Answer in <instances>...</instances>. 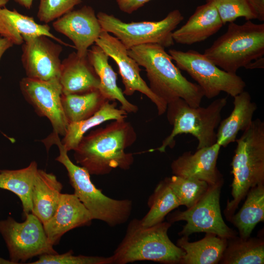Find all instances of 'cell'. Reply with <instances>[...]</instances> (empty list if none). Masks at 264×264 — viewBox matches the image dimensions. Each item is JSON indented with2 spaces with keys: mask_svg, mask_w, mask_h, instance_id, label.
Segmentation results:
<instances>
[{
  "mask_svg": "<svg viewBox=\"0 0 264 264\" xmlns=\"http://www.w3.org/2000/svg\"><path fill=\"white\" fill-rule=\"evenodd\" d=\"M137 139L132 124L126 119L113 120L84 135L74 150L76 162L91 175H105L113 170H128L134 161L126 150Z\"/></svg>",
  "mask_w": 264,
  "mask_h": 264,
  "instance_id": "cell-1",
  "label": "cell"
},
{
  "mask_svg": "<svg viewBox=\"0 0 264 264\" xmlns=\"http://www.w3.org/2000/svg\"><path fill=\"white\" fill-rule=\"evenodd\" d=\"M128 53L145 68L150 88L167 104L181 98L192 107L200 106L204 97L203 90L181 74L165 47L143 44L132 47Z\"/></svg>",
  "mask_w": 264,
  "mask_h": 264,
  "instance_id": "cell-2",
  "label": "cell"
},
{
  "mask_svg": "<svg viewBox=\"0 0 264 264\" xmlns=\"http://www.w3.org/2000/svg\"><path fill=\"white\" fill-rule=\"evenodd\" d=\"M42 142L46 148H49L52 144L58 146L59 155L56 160L66 168L70 183L74 189V194L90 212L93 220L104 221L110 227L127 221L132 209L131 200L111 198L97 188L91 181L88 171L70 159L68 152L62 144L58 134L52 132Z\"/></svg>",
  "mask_w": 264,
  "mask_h": 264,
  "instance_id": "cell-3",
  "label": "cell"
},
{
  "mask_svg": "<svg viewBox=\"0 0 264 264\" xmlns=\"http://www.w3.org/2000/svg\"><path fill=\"white\" fill-rule=\"evenodd\" d=\"M236 141L237 147L231 163L233 198L228 200L224 211L229 221L249 190L264 184V122L260 118L253 120Z\"/></svg>",
  "mask_w": 264,
  "mask_h": 264,
  "instance_id": "cell-4",
  "label": "cell"
},
{
  "mask_svg": "<svg viewBox=\"0 0 264 264\" xmlns=\"http://www.w3.org/2000/svg\"><path fill=\"white\" fill-rule=\"evenodd\" d=\"M171 225L169 222L162 221L144 227L140 220H132L124 238L111 256L113 264H126L141 261L180 264L185 252L170 239L168 231Z\"/></svg>",
  "mask_w": 264,
  "mask_h": 264,
  "instance_id": "cell-5",
  "label": "cell"
},
{
  "mask_svg": "<svg viewBox=\"0 0 264 264\" xmlns=\"http://www.w3.org/2000/svg\"><path fill=\"white\" fill-rule=\"evenodd\" d=\"M227 103V97L216 99L206 107H192L181 98L169 103L166 112L168 121L173 126L171 132L159 147L149 151L164 153L167 147L174 148L175 138L181 134L194 136L198 141L197 149L215 144L217 141L215 130Z\"/></svg>",
  "mask_w": 264,
  "mask_h": 264,
  "instance_id": "cell-6",
  "label": "cell"
},
{
  "mask_svg": "<svg viewBox=\"0 0 264 264\" xmlns=\"http://www.w3.org/2000/svg\"><path fill=\"white\" fill-rule=\"evenodd\" d=\"M203 54L222 70L236 73L242 67L264 55V24L247 21L230 22L227 30Z\"/></svg>",
  "mask_w": 264,
  "mask_h": 264,
  "instance_id": "cell-7",
  "label": "cell"
},
{
  "mask_svg": "<svg viewBox=\"0 0 264 264\" xmlns=\"http://www.w3.org/2000/svg\"><path fill=\"white\" fill-rule=\"evenodd\" d=\"M97 18L103 30L113 34L128 49L143 44H157L164 47L174 44L172 34L184 17L177 9L162 20L125 22L113 15L99 12Z\"/></svg>",
  "mask_w": 264,
  "mask_h": 264,
  "instance_id": "cell-8",
  "label": "cell"
},
{
  "mask_svg": "<svg viewBox=\"0 0 264 264\" xmlns=\"http://www.w3.org/2000/svg\"><path fill=\"white\" fill-rule=\"evenodd\" d=\"M168 53L176 66L186 71L201 87L204 97L212 99L224 92L232 97L244 90L246 84L236 73L220 68L203 54L193 50L184 52L170 49Z\"/></svg>",
  "mask_w": 264,
  "mask_h": 264,
  "instance_id": "cell-9",
  "label": "cell"
},
{
  "mask_svg": "<svg viewBox=\"0 0 264 264\" xmlns=\"http://www.w3.org/2000/svg\"><path fill=\"white\" fill-rule=\"evenodd\" d=\"M0 233L12 264L22 263L37 256L58 253L48 242L43 224L32 213L26 215L22 222L11 217L0 220Z\"/></svg>",
  "mask_w": 264,
  "mask_h": 264,
  "instance_id": "cell-10",
  "label": "cell"
},
{
  "mask_svg": "<svg viewBox=\"0 0 264 264\" xmlns=\"http://www.w3.org/2000/svg\"><path fill=\"white\" fill-rule=\"evenodd\" d=\"M223 184L210 186L205 194L193 206L184 211H176L168 217L171 223L184 220L179 235L189 237L194 233L214 234L229 239L237 233L230 228L223 220L220 206V194Z\"/></svg>",
  "mask_w": 264,
  "mask_h": 264,
  "instance_id": "cell-11",
  "label": "cell"
},
{
  "mask_svg": "<svg viewBox=\"0 0 264 264\" xmlns=\"http://www.w3.org/2000/svg\"><path fill=\"white\" fill-rule=\"evenodd\" d=\"M21 92L37 114L46 117L53 132L64 136L68 125L62 103V89L59 78L41 81L24 77L20 83Z\"/></svg>",
  "mask_w": 264,
  "mask_h": 264,
  "instance_id": "cell-12",
  "label": "cell"
},
{
  "mask_svg": "<svg viewBox=\"0 0 264 264\" xmlns=\"http://www.w3.org/2000/svg\"><path fill=\"white\" fill-rule=\"evenodd\" d=\"M95 44L117 65L124 86V95L131 96L135 91L140 92L154 104L158 115L166 112L167 104L151 90L140 74L139 65L128 54V49L117 38L103 30Z\"/></svg>",
  "mask_w": 264,
  "mask_h": 264,
  "instance_id": "cell-13",
  "label": "cell"
},
{
  "mask_svg": "<svg viewBox=\"0 0 264 264\" xmlns=\"http://www.w3.org/2000/svg\"><path fill=\"white\" fill-rule=\"evenodd\" d=\"M49 38L44 35L23 37L22 62L27 77L41 81L59 78L62 47Z\"/></svg>",
  "mask_w": 264,
  "mask_h": 264,
  "instance_id": "cell-14",
  "label": "cell"
},
{
  "mask_svg": "<svg viewBox=\"0 0 264 264\" xmlns=\"http://www.w3.org/2000/svg\"><path fill=\"white\" fill-rule=\"evenodd\" d=\"M52 26L73 42L76 53L81 57L87 56L88 48L103 30L94 9L88 5L66 13L54 22Z\"/></svg>",
  "mask_w": 264,
  "mask_h": 264,
  "instance_id": "cell-15",
  "label": "cell"
},
{
  "mask_svg": "<svg viewBox=\"0 0 264 264\" xmlns=\"http://www.w3.org/2000/svg\"><path fill=\"white\" fill-rule=\"evenodd\" d=\"M221 146L218 143L197 149L194 153L185 152L171 165L174 175L206 182L210 186L223 184V176L217 167Z\"/></svg>",
  "mask_w": 264,
  "mask_h": 264,
  "instance_id": "cell-16",
  "label": "cell"
},
{
  "mask_svg": "<svg viewBox=\"0 0 264 264\" xmlns=\"http://www.w3.org/2000/svg\"><path fill=\"white\" fill-rule=\"evenodd\" d=\"M92 220L90 212L74 194H62L55 213L43 226L48 242L54 245L66 233L89 225Z\"/></svg>",
  "mask_w": 264,
  "mask_h": 264,
  "instance_id": "cell-17",
  "label": "cell"
},
{
  "mask_svg": "<svg viewBox=\"0 0 264 264\" xmlns=\"http://www.w3.org/2000/svg\"><path fill=\"white\" fill-rule=\"evenodd\" d=\"M59 81L63 94H82L99 89L100 80L88 57L72 52L61 63Z\"/></svg>",
  "mask_w": 264,
  "mask_h": 264,
  "instance_id": "cell-18",
  "label": "cell"
},
{
  "mask_svg": "<svg viewBox=\"0 0 264 264\" xmlns=\"http://www.w3.org/2000/svg\"><path fill=\"white\" fill-rule=\"evenodd\" d=\"M223 25L214 4L207 2L198 6L187 22L173 32L172 37L176 43L191 45L205 41Z\"/></svg>",
  "mask_w": 264,
  "mask_h": 264,
  "instance_id": "cell-19",
  "label": "cell"
},
{
  "mask_svg": "<svg viewBox=\"0 0 264 264\" xmlns=\"http://www.w3.org/2000/svg\"><path fill=\"white\" fill-rule=\"evenodd\" d=\"M47 24H41L34 19L15 9L0 8V36L15 45H21L25 36L44 35L65 45H68L50 32Z\"/></svg>",
  "mask_w": 264,
  "mask_h": 264,
  "instance_id": "cell-20",
  "label": "cell"
},
{
  "mask_svg": "<svg viewBox=\"0 0 264 264\" xmlns=\"http://www.w3.org/2000/svg\"><path fill=\"white\" fill-rule=\"evenodd\" d=\"M62 188V183L55 175L43 170H37L31 190V213L43 224L55 213Z\"/></svg>",
  "mask_w": 264,
  "mask_h": 264,
  "instance_id": "cell-21",
  "label": "cell"
},
{
  "mask_svg": "<svg viewBox=\"0 0 264 264\" xmlns=\"http://www.w3.org/2000/svg\"><path fill=\"white\" fill-rule=\"evenodd\" d=\"M233 105L230 114L220 121L216 132V143L221 147L236 141L239 132H243L251 125L257 109L250 93L244 90L234 97Z\"/></svg>",
  "mask_w": 264,
  "mask_h": 264,
  "instance_id": "cell-22",
  "label": "cell"
},
{
  "mask_svg": "<svg viewBox=\"0 0 264 264\" xmlns=\"http://www.w3.org/2000/svg\"><path fill=\"white\" fill-rule=\"evenodd\" d=\"M87 57L99 79V90L103 96L109 101H118L120 108L128 113L137 112L138 107L126 98L117 86V74L109 63L108 54L95 44L88 50Z\"/></svg>",
  "mask_w": 264,
  "mask_h": 264,
  "instance_id": "cell-23",
  "label": "cell"
},
{
  "mask_svg": "<svg viewBox=\"0 0 264 264\" xmlns=\"http://www.w3.org/2000/svg\"><path fill=\"white\" fill-rule=\"evenodd\" d=\"M227 239L214 234L206 233L200 240L190 242L182 236L176 245L185 252L180 264H217L219 263L226 248Z\"/></svg>",
  "mask_w": 264,
  "mask_h": 264,
  "instance_id": "cell-24",
  "label": "cell"
},
{
  "mask_svg": "<svg viewBox=\"0 0 264 264\" xmlns=\"http://www.w3.org/2000/svg\"><path fill=\"white\" fill-rule=\"evenodd\" d=\"M128 113L117 107L115 101H107L91 116L82 121L68 124L62 144L67 152L74 150L82 138L90 129L106 121L126 119Z\"/></svg>",
  "mask_w": 264,
  "mask_h": 264,
  "instance_id": "cell-25",
  "label": "cell"
},
{
  "mask_svg": "<svg viewBox=\"0 0 264 264\" xmlns=\"http://www.w3.org/2000/svg\"><path fill=\"white\" fill-rule=\"evenodd\" d=\"M264 220V184L251 188L239 211L234 214L229 221L237 228L240 237L246 239L256 225Z\"/></svg>",
  "mask_w": 264,
  "mask_h": 264,
  "instance_id": "cell-26",
  "label": "cell"
},
{
  "mask_svg": "<svg viewBox=\"0 0 264 264\" xmlns=\"http://www.w3.org/2000/svg\"><path fill=\"white\" fill-rule=\"evenodd\" d=\"M38 164L35 161L24 168L0 170V189L16 195L21 201L25 216L32 211L31 194Z\"/></svg>",
  "mask_w": 264,
  "mask_h": 264,
  "instance_id": "cell-27",
  "label": "cell"
},
{
  "mask_svg": "<svg viewBox=\"0 0 264 264\" xmlns=\"http://www.w3.org/2000/svg\"><path fill=\"white\" fill-rule=\"evenodd\" d=\"M221 264H263L264 241L262 238H242L237 236L227 239L219 262Z\"/></svg>",
  "mask_w": 264,
  "mask_h": 264,
  "instance_id": "cell-28",
  "label": "cell"
},
{
  "mask_svg": "<svg viewBox=\"0 0 264 264\" xmlns=\"http://www.w3.org/2000/svg\"><path fill=\"white\" fill-rule=\"evenodd\" d=\"M108 100L99 89L82 94H62L61 96L63 110L68 124L91 116Z\"/></svg>",
  "mask_w": 264,
  "mask_h": 264,
  "instance_id": "cell-29",
  "label": "cell"
},
{
  "mask_svg": "<svg viewBox=\"0 0 264 264\" xmlns=\"http://www.w3.org/2000/svg\"><path fill=\"white\" fill-rule=\"evenodd\" d=\"M149 210L141 219L144 227H150L161 222L172 210L180 206L174 192L164 179L155 187L148 199Z\"/></svg>",
  "mask_w": 264,
  "mask_h": 264,
  "instance_id": "cell-30",
  "label": "cell"
},
{
  "mask_svg": "<svg viewBox=\"0 0 264 264\" xmlns=\"http://www.w3.org/2000/svg\"><path fill=\"white\" fill-rule=\"evenodd\" d=\"M176 196L180 205L187 209L195 205L208 191L205 181L173 175L164 178Z\"/></svg>",
  "mask_w": 264,
  "mask_h": 264,
  "instance_id": "cell-31",
  "label": "cell"
},
{
  "mask_svg": "<svg viewBox=\"0 0 264 264\" xmlns=\"http://www.w3.org/2000/svg\"><path fill=\"white\" fill-rule=\"evenodd\" d=\"M214 4L223 24L233 22L239 17L246 20L256 19L247 0H206Z\"/></svg>",
  "mask_w": 264,
  "mask_h": 264,
  "instance_id": "cell-32",
  "label": "cell"
},
{
  "mask_svg": "<svg viewBox=\"0 0 264 264\" xmlns=\"http://www.w3.org/2000/svg\"><path fill=\"white\" fill-rule=\"evenodd\" d=\"M31 264H112V256H88L79 255L75 256L70 250L59 254H44L39 256L38 260L30 263Z\"/></svg>",
  "mask_w": 264,
  "mask_h": 264,
  "instance_id": "cell-33",
  "label": "cell"
},
{
  "mask_svg": "<svg viewBox=\"0 0 264 264\" xmlns=\"http://www.w3.org/2000/svg\"><path fill=\"white\" fill-rule=\"evenodd\" d=\"M82 0H40L39 20L46 24L72 10Z\"/></svg>",
  "mask_w": 264,
  "mask_h": 264,
  "instance_id": "cell-34",
  "label": "cell"
},
{
  "mask_svg": "<svg viewBox=\"0 0 264 264\" xmlns=\"http://www.w3.org/2000/svg\"><path fill=\"white\" fill-rule=\"evenodd\" d=\"M151 0H116L120 9L131 14Z\"/></svg>",
  "mask_w": 264,
  "mask_h": 264,
  "instance_id": "cell-35",
  "label": "cell"
},
{
  "mask_svg": "<svg viewBox=\"0 0 264 264\" xmlns=\"http://www.w3.org/2000/svg\"><path fill=\"white\" fill-rule=\"evenodd\" d=\"M256 19L264 21V0H247Z\"/></svg>",
  "mask_w": 264,
  "mask_h": 264,
  "instance_id": "cell-36",
  "label": "cell"
},
{
  "mask_svg": "<svg viewBox=\"0 0 264 264\" xmlns=\"http://www.w3.org/2000/svg\"><path fill=\"white\" fill-rule=\"evenodd\" d=\"M246 69H256L264 68V58L262 57L252 61L248 64L245 67Z\"/></svg>",
  "mask_w": 264,
  "mask_h": 264,
  "instance_id": "cell-37",
  "label": "cell"
},
{
  "mask_svg": "<svg viewBox=\"0 0 264 264\" xmlns=\"http://www.w3.org/2000/svg\"><path fill=\"white\" fill-rule=\"evenodd\" d=\"M13 45V44L8 40L0 37V60L4 52Z\"/></svg>",
  "mask_w": 264,
  "mask_h": 264,
  "instance_id": "cell-38",
  "label": "cell"
},
{
  "mask_svg": "<svg viewBox=\"0 0 264 264\" xmlns=\"http://www.w3.org/2000/svg\"><path fill=\"white\" fill-rule=\"evenodd\" d=\"M33 0H15L16 2L27 9H30L31 8Z\"/></svg>",
  "mask_w": 264,
  "mask_h": 264,
  "instance_id": "cell-39",
  "label": "cell"
},
{
  "mask_svg": "<svg viewBox=\"0 0 264 264\" xmlns=\"http://www.w3.org/2000/svg\"><path fill=\"white\" fill-rule=\"evenodd\" d=\"M0 264H12L10 261L5 260L0 257Z\"/></svg>",
  "mask_w": 264,
  "mask_h": 264,
  "instance_id": "cell-40",
  "label": "cell"
},
{
  "mask_svg": "<svg viewBox=\"0 0 264 264\" xmlns=\"http://www.w3.org/2000/svg\"><path fill=\"white\" fill-rule=\"evenodd\" d=\"M9 1V0H0V8L4 7Z\"/></svg>",
  "mask_w": 264,
  "mask_h": 264,
  "instance_id": "cell-41",
  "label": "cell"
}]
</instances>
